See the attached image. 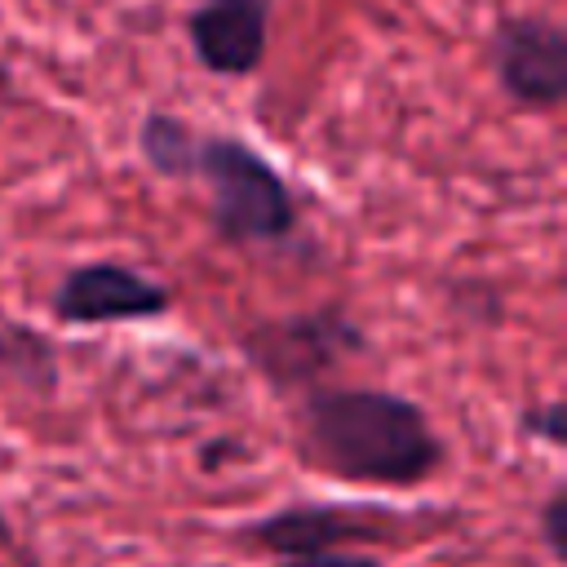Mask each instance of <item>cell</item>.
<instances>
[{
  "instance_id": "1",
  "label": "cell",
  "mask_w": 567,
  "mask_h": 567,
  "mask_svg": "<svg viewBox=\"0 0 567 567\" xmlns=\"http://www.w3.org/2000/svg\"><path fill=\"white\" fill-rule=\"evenodd\" d=\"M301 452L346 483L377 487H416L443 465V439L412 399L359 385L306 399Z\"/></svg>"
},
{
  "instance_id": "2",
  "label": "cell",
  "mask_w": 567,
  "mask_h": 567,
  "mask_svg": "<svg viewBox=\"0 0 567 567\" xmlns=\"http://www.w3.org/2000/svg\"><path fill=\"white\" fill-rule=\"evenodd\" d=\"M190 177L213 190V230L230 244H279L297 230V199L275 164L239 137L199 133Z\"/></svg>"
},
{
  "instance_id": "3",
  "label": "cell",
  "mask_w": 567,
  "mask_h": 567,
  "mask_svg": "<svg viewBox=\"0 0 567 567\" xmlns=\"http://www.w3.org/2000/svg\"><path fill=\"white\" fill-rule=\"evenodd\" d=\"M492 66L514 102L558 106L567 97V31L554 18L514 13L492 31Z\"/></svg>"
},
{
  "instance_id": "4",
  "label": "cell",
  "mask_w": 567,
  "mask_h": 567,
  "mask_svg": "<svg viewBox=\"0 0 567 567\" xmlns=\"http://www.w3.org/2000/svg\"><path fill=\"white\" fill-rule=\"evenodd\" d=\"M173 306V292L124 266V261H84L71 266L53 288V315L62 323H124V319H155Z\"/></svg>"
},
{
  "instance_id": "5",
  "label": "cell",
  "mask_w": 567,
  "mask_h": 567,
  "mask_svg": "<svg viewBox=\"0 0 567 567\" xmlns=\"http://www.w3.org/2000/svg\"><path fill=\"white\" fill-rule=\"evenodd\" d=\"M252 359L270 372V377H284V381H306L315 377L319 368L337 363L341 354L359 350L363 346V332L337 310H315V315H301V319H284V323H266L257 328L248 341Z\"/></svg>"
},
{
  "instance_id": "6",
  "label": "cell",
  "mask_w": 567,
  "mask_h": 567,
  "mask_svg": "<svg viewBox=\"0 0 567 567\" xmlns=\"http://www.w3.org/2000/svg\"><path fill=\"white\" fill-rule=\"evenodd\" d=\"M186 31L213 75H248L266 53V0H208Z\"/></svg>"
},
{
  "instance_id": "7",
  "label": "cell",
  "mask_w": 567,
  "mask_h": 567,
  "mask_svg": "<svg viewBox=\"0 0 567 567\" xmlns=\"http://www.w3.org/2000/svg\"><path fill=\"white\" fill-rule=\"evenodd\" d=\"M359 514L363 509H341V505H284V509L266 514L261 523H252L244 536L257 549L288 563V558L323 554V549H337L341 540L368 536V523Z\"/></svg>"
},
{
  "instance_id": "8",
  "label": "cell",
  "mask_w": 567,
  "mask_h": 567,
  "mask_svg": "<svg viewBox=\"0 0 567 567\" xmlns=\"http://www.w3.org/2000/svg\"><path fill=\"white\" fill-rule=\"evenodd\" d=\"M0 377L18 381L27 394H49L58 385V354L35 328L4 323L0 328Z\"/></svg>"
},
{
  "instance_id": "9",
  "label": "cell",
  "mask_w": 567,
  "mask_h": 567,
  "mask_svg": "<svg viewBox=\"0 0 567 567\" xmlns=\"http://www.w3.org/2000/svg\"><path fill=\"white\" fill-rule=\"evenodd\" d=\"M195 128L177 115H146L142 120V133H137V146L146 155V164L159 173V177H190V155H195Z\"/></svg>"
},
{
  "instance_id": "10",
  "label": "cell",
  "mask_w": 567,
  "mask_h": 567,
  "mask_svg": "<svg viewBox=\"0 0 567 567\" xmlns=\"http://www.w3.org/2000/svg\"><path fill=\"white\" fill-rule=\"evenodd\" d=\"M540 540H545V549L563 563L567 558V487L558 483L549 496H545V505H540Z\"/></svg>"
},
{
  "instance_id": "11",
  "label": "cell",
  "mask_w": 567,
  "mask_h": 567,
  "mask_svg": "<svg viewBox=\"0 0 567 567\" xmlns=\"http://www.w3.org/2000/svg\"><path fill=\"white\" fill-rule=\"evenodd\" d=\"M523 430L536 434V439H545L549 447H563L567 443V408H563V399H549L540 408H527L523 412Z\"/></svg>"
},
{
  "instance_id": "12",
  "label": "cell",
  "mask_w": 567,
  "mask_h": 567,
  "mask_svg": "<svg viewBox=\"0 0 567 567\" xmlns=\"http://www.w3.org/2000/svg\"><path fill=\"white\" fill-rule=\"evenodd\" d=\"M284 567H381V563H377V558H368V554H354V549H323V554L288 558Z\"/></svg>"
},
{
  "instance_id": "13",
  "label": "cell",
  "mask_w": 567,
  "mask_h": 567,
  "mask_svg": "<svg viewBox=\"0 0 567 567\" xmlns=\"http://www.w3.org/2000/svg\"><path fill=\"white\" fill-rule=\"evenodd\" d=\"M9 540V523H4V514H0V545Z\"/></svg>"
},
{
  "instance_id": "14",
  "label": "cell",
  "mask_w": 567,
  "mask_h": 567,
  "mask_svg": "<svg viewBox=\"0 0 567 567\" xmlns=\"http://www.w3.org/2000/svg\"><path fill=\"white\" fill-rule=\"evenodd\" d=\"M0 93H4V71H0Z\"/></svg>"
}]
</instances>
